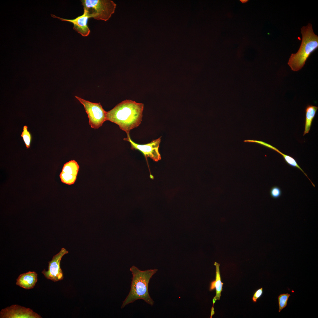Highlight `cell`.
Listing matches in <instances>:
<instances>
[{
	"label": "cell",
	"mask_w": 318,
	"mask_h": 318,
	"mask_svg": "<svg viewBox=\"0 0 318 318\" xmlns=\"http://www.w3.org/2000/svg\"><path fill=\"white\" fill-rule=\"evenodd\" d=\"M144 109L143 103L127 100L117 105L106 113V120L119 125L129 135L130 130L141 123Z\"/></svg>",
	"instance_id": "obj_1"
},
{
	"label": "cell",
	"mask_w": 318,
	"mask_h": 318,
	"mask_svg": "<svg viewBox=\"0 0 318 318\" xmlns=\"http://www.w3.org/2000/svg\"><path fill=\"white\" fill-rule=\"evenodd\" d=\"M130 270L132 276L130 289L128 295L122 302L121 308L140 299L143 300L153 306L154 302L149 294L148 285L150 279L157 271L158 269L141 271L133 266L130 268Z\"/></svg>",
	"instance_id": "obj_2"
},
{
	"label": "cell",
	"mask_w": 318,
	"mask_h": 318,
	"mask_svg": "<svg viewBox=\"0 0 318 318\" xmlns=\"http://www.w3.org/2000/svg\"><path fill=\"white\" fill-rule=\"evenodd\" d=\"M301 33L302 39L300 48L296 53L292 54L288 62L294 71L301 69L310 54L318 47V37L314 33L311 24L303 26Z\"/></svg>",
	"instance_id": "obj_3"
},
{
	"label": "cell",
	"mask_w": 318,
	"mask_h": 318,
	"mask_svg": "<svg viewBox=\"0 0 318 318\" xmlns=\"http://www.w3.org/2000/svg\"><path fill=\"white\" fill-rule=\"evenodd\" d=\"M82 4L89 18L107 21L114 13L116 4L110 0H82Z\"/></svg>",
	"instance_id": "obj_4"
},
{
	"label": "cell",
	"mask_w": 318,
	"mask_h": 318,
	"mask_svg": "<svg viewBox=\"0 0 318 318\" xmlns=\"http://www.w3.org/2000/svg\"><path fill=\"white\" fill-rule=\"evenodd\" d=\"M75 97L83 105L91 127L94 129L101 126L106 120V113L100 103H94L77 96Z\"/></svg>",
	"instance_id": "obj_5"
},
{
	"label": "cell",
	"mask_w": 318,
	"mask_h": 318,
	"mask_svg": "<svg viewBox=\"0 0 318 318\" xmlns=\"http://www.w3.org/2000/svg\"><path fill=\"white\" fill-rule=\"evenodd\" d=\"M68 253V251L63 248L53 256L52 260L48 262V270L46 271L44 269L42 272L46 278L54 282L63 279V273L60 267V263L62 257Z\"/></svg>",
	"instance_id": "obj_6"
},
{
	"label": "cell",
	"mask_w": 318,
	"mask_h": 318,
	"mask_svg": "<svg viewBox=\"0 0 318 318\" xmlns=\"http://www.w3.org/2000/svg\"><path fill=\"white\" fill-rule=\"evenodd\" d=\"M160 138L153 140L149 143L143 145L138 144L133 142L130 139L129 135H127V137L124 138V140L130 142L131 149L138 150L146 157H149L154 161L157 162L161 159L158 151L161 141Z\"/></svg>",
	"instance_id": "obj_7"
},
{
	"label": "cell",
	"mask_w": 318,
	"mask_h": 318,
	"mask_svg": "<svg viewBox=\"0 0 318 318\" xmlns=\"http://www.w3.org/2000/svg\"><path fill=\"white\" fill-rule=\"evenodd\" d=\"M1 318H41V316L30 308L18 305H12L2 309Z\"/></svg>",
	"instance_id": "obj_8"
},
{
	"label": "cell",
	"mask_w": 318,
	"mask_h": 318,
	"mask_svg": "<svg viewBox=\"0 0 318 318\" xmlns=\"http://www.w3.org/2000/svg\"><path fill=\"white\" fill-rule=\"evenodd\" d=\"M79 166L74 160L64 164L59 176L62 183L67 185L73 184L77 178Z\"/></svg>",
	"instance_id": "obj_9"
},
{
	"label": "cell",
	"mask_w": 318,
	"mask_h": 318,
	"mask_svg": "<svg viewBox=\"0 0 318 318\" xmlns=\"http://www.w3.org/2000/svg\"><path fill=\"white\" fill-rule=\"evenodd\" d=\"M51 16L54 18L58 19L62 21L70 22L73 24V29L83 37H87L90 33V30L87 25L89 18L86 12L84 11L83 14L74 19H67L62 18L51 14Z\"/></svg>",
	"instance_id": "obj_10"
},
{
	"label": "cell",
	"mask_w": 318,
	"mask_h": 318,
	"mask_svg": "<svg viewBox=\"0 0 318 318\" xmlns=\"http://www.w3.org/2000/svg\"><path fill=\"white\" fill-rule=\"evenodd\" d=\"M37 280V274L35 271H29L21 274L16 279V284L27 289L33 288Z\"/></svg>",
	"instance_id": "obj_11"
},
{
	"label": "cell",
	"mask_w": 318,
	"mask_h": 318,
	"mask_svg": "<svg viewBox=\"0 0 318 318\" xmlns=\"http://www.w3.org/2000/svg\"><path fill=\"white\" fill-rule=\"evenodd\" d=\"M214 264L216 267V279L210 283L209 288L210 291H212L215 289H216V296L213 299V307L214 304L216 301L220 299L221 292L223 290L222 287L223 285V283L221 282V280L219 269L220 264L215 262Z\"/></svg>",
	"instance_id": "obj_12"
},
{
	"label": "cell",
	"mask_w": 318,
	"mask_h": 318,
	"mask_svg": "<svg viewBox=\"0 0 318 318\" xmlns=\"http://www.w3.org/2000/svg\"><path fill=\"white\" fill-rule=\"evenodd\" d=\"M318 108V107L312 105H308L306 106L305 109V120L303 136L309 132Z\"/></svg>",
	"instance_id": "obj_13"
},
{
	"label": "cell",
	"mask_w": 318,
	"mask_h": 318,
	"mask_svg": "<svg viewBox=\"0 0 318 318\" xmlns=\"http://www.w3.org/2000/svg\"><path fill=\"white\" fill-rule=\"evenodd\" d=\"M246 141L257 143L269 148L274 150L282 155L286 163L289 165L293 167L297 168L299 169L300 168V167L297 164L296 160L292 157L282 153L277 148L268 143L262 141L254 140H246Z\"/></svg>",
	"instance_id": "obj_14"
},
{
	"label": "cell",
	"mask_w": 318,
	"mask_h": 318,
	"mask_svg": "<svg viewBox=\"0 0 318 318\" xmlns=\"http://www.w3.org/2000/svg\"><path fill=\"white\" fill-rule=\"evenodd\" d=\"M290 294L288 293L281 294L278 297L279 306V312L285 308L287 304V302Z\"/></svg>",
	"instance_id": "obj_15"
},
{
	"label": "cell",
	"mask_w": 318,
	"mask_h": 318,
	"mask_svg": "<svg viewBox=\"0 0 318 318\" xmlns=\"http://www.w3.org/2000/svg\"><path fill=\"white\" fill-rule=\"evenodd\" d=\"M21 136L23 138L27 148H29L30 146L32 136L30 132L28 131V127L26 125H24L23 127V131L21 134Z\"/></svg>",
	"instance_id": "obj_16"
},
{
	"label": "cell",
	"mask_w": 318,
	"mask_h": 318,
	"mask_svg": "<svg viewBox=\"0 0 318 318\" xmlns=\"http://www.w3.org/2000/svg\"><path fill=\"white\" fill-rule=\"evenodd\" d=\"M270 195L273 198L277 199L280 197L282 194V191L279 187L275 186L273 187L270 189Z\"/></svg>",
	"instance_id": "obj_17"
},
{
	"label": "cell",
	"mask_w": 318,
	"mask_h": 318,
	"mask_svg": "<svg viewBox=\"0 0 318 318\" xmlns=\"http://www.w3.org/2000/svg\"><path fill=\"white\" fill-rule=\"evenodd\" d=\"M263 293V288L261 287L256 290L254 292L252 298L253 302H256L257 299L261 297Z\"/></svg>",
	"instance_id": "obj_18"
},
{
	"label": "cell",
	"mask_w": 318,
	"mask_h": 318,
	"mask_svg": "<svg viewBox=\"0 0 318 318\" xmlns=\"http://www.w3.org/2000/svg\"><path fill=\"white\" fill-rule=\"evenodd\" d=\"M248 0H241L240 1L242 3H245Z\"/></svg>",
	"instance_id": "obj_19"
}]
</instances>
